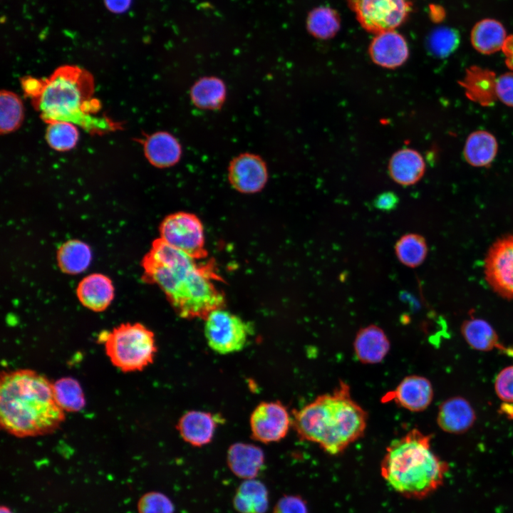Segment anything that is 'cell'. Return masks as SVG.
Returning <instances> with one entry per match:
<instances>
[{
  "label": "cell",
  "instance_id": "6da1fadb",
  "mask_svg": "<svg viewBox=\"0 0 513 513\" xmlns=\"http://www.w3.org/2000/svg\"><path fill=\"white\" fill-rule=\"evenodd\" d=\"M167 244L153 241L142 261V280L157 284L181 318H202L224 308L225 297L216 285L223 281L213 259L201 261Z\"/></svg>",
  "mask_w": 513,
  "mask_h": 513
},
{
  "label": "cell",
  "instance_id": "7a4b0ae2",
  "mask_svg": "<svg viewBox=\"0 0 513 513\" xmlns=\"http://www.w3.org/2000/svg\"><path fill=\"white\" fill-rule=\"evenodd\" d=\"M53 383L30 369L3 372L0 380V423L17 437L41 436L56 430L65 420Z\"/></svg>",
  "mask_w": 513,
  "mask_h": 513
},
{
  "label": "cell",
  "instance_id": "3957f363",
  "mask_svg": "<svg viewBox=\"0 0 513 513\" xmlns=\"http://www.w3.org/2000/svg\"><path fill=\"white\" fill-rule=\"evenodd\" d=\"M367 418L366 412L352 398L349 386L341 381L332 393L294 411L291 425L301 440L337 455L363 435Z\"/></svg>",
  "mask_w": 513,
  "mask_h": 513
},
{
  "label": "cell",
  "instance_id": "277c9868",
  "mask_svg": "<svg viewBox=\"0 0 513 513\" xmlns=\"http://www.w3.org/2000/svg\"><path fill=\"white\" fill-rule=\"evenodd\" d=\"M93 93L91 74L78 66L66 65L43 80L40 94L31 100L47 123L68 122L98 135L118 129L119 123L97 115L100 103Z\"/></svg>",
  "mask_w": 513,
  "mask_h": 513
},
{
  "label": "cell",
  "instance_id": "5b68a950",
  "mask_svg": "<svg viewBox=\"0 0 513 513\" xmlns=\"http://www.w3.org/2000/svg\"><path fill=\"white\" fill-rule=\"evenodd\" d=\"M430 435L413 429L393 440L382 460L381 475L401 495L423 499L444 482L447 463L432 450Z\"/></svg>",
  "mask_w": 513,
  "mask_h": 513
},
{
  "label": "cell",
  "instance_id": "8992f818",
  "mask_svg": "<svg viewBox=\"0 0 513 513\" xmlns=\"http://www.w3.org/2000/svg\"><path fill=\"white\" fill-rule=\"evenodd\" d=\"M103 336L106 355L121 371H141L153 363L157 351L155 337L144 325L122 323Z\"/></svg>",
  "mask_w": 513,
  "mask_h": 513
},
{
  "label": "cell",
  "instance_id": "52a82bcc",
  "mask_svg": "<svg viewBox=\"0 0 513 513\" xmlns=\"http://www.w3.org/2000/svg\"><path fill=\"white\" fill-rule=\"evenodd\" d=\"M361 26L375 34L395 30L412 10L410 0H348Z\"/></svg>",
  "mask_w": 513,
  "mask_h": 513
},
{
  "label": "cell",
  "instance_id": "ba28073f",
  "mask_svg": "<svg viewBox=\"0 0 513 513\" xmlns=\"http://www.w3.org/2000/svg\"><path fill=\"white\" fill-rule=\"evenodd\" d=\"M160 239L197 260L205 259L204 227L194 214L179 212L167 216L160 226Z\"/></svg>",
  "mask_w": 513,
  "mask_h": 513
},
{
  "label": "cell",
  "instance_id": "9c48e42d",
  "mask_svg": "<svg viewBox=\"0 0 513 513\" xmlns=\"http://www.w3.org/2000/svg\"><path fill=\"white\" fill-rule=\"evenodd\" d=\"M204 320L207 343L212 350L219 354L241 351L251 335L250 326L224 308L213 311Z\"/></svg>",
  "mask_w": 513,
  "mask_h": 513
},
{
  "label": "cell",
  "instance_id": "30bf717a",
  "mask_svg": "<svg viewBox=\"0 0 513 513\" xmlns=\"http://www.w3.org/2000/svg\"><path fill=\"white\" fill-rule=\"evenodd\" d=\"M485 279L499 296L513 300V234L495 241L484 259Z\"/></svg>",
  "mask_w": 513,
  "mask_h": 513
},
{
  "label": "cell",
  "instance_id": "8fae6325",
  "mask_svg": "<svg viewBox=\"0 0 513 513\" xmlns=\"http://www.w3.org/2000/svg\"><path fill=\"white\" fill-rule=\"evenodd\" d=\"M291 418L280 401L261 402L250 416L252 437L263 443L279 442L286 437Z\"/></svg>",
  "mask_w": 513,
  "mask_h": 513
},
{
  "label": "cell",
  "instance_id": "7c38bea8",
  "mask_svg": "<svg viewBox=\"0 0 513 513\" xmlns=\"http://www.w3.org/2000/svg\"><path fill=\"white\" fill-rule=\"evenodd\" d=\"M433 389L428 379L420 375L404 378L395 390L385 394L383 402L393 400L399 406L411 412L425 410L433 399Z\"/></svg>",
  "mask_w": 513,
  "mask_h": 513
},
{
  "label": "cell",
  "instance_id": "4fadbf2b",
  "mask_svg": "<svg viewBox=\"0 0 513 513\" xmlns=\"http://www.w3.org/2000/svg\"><path fill=\"white\" fill-rule=\"evenodd\" d=\"M229 179L232 186L239 192L254 193L261 190L266 182V168L257 156L242 155L232 162Z\"/></svg>",
  "mask_w": 513,
  "mask_h": 513
},
{
  "label": "cell",
  "instance_id": "5bb4252c",
  "mask_svg": "<svg viewBox=\"0 0 513 513\" xmlns=\"http://www.w3.org/2000/svg\"><path fill=\"white\" fill-rule=\"evenodd\" d=\"M369 53L376 64L395 68L407 60L409 50L405 38L392 30L377 33L370 43Z\"/></svg>",
  "mask_w": 513,
  "mask_h": 513
},
{
  "label": "cell",
  "instance_id": "9a60e30c",
  "mask_svg": "<svg viewBox=\"0 0 513 513\" xmlns=\"http://www.w3.org/2000/svg\"><path fill=\"white\" fill-rule=\"evenodd\" d=\"M219 422L211 413L190 410L179 419L177 430L187 443L202 447L212 441Z\"/></svg>",
  "mask_w": 513,
  "mask_h": 513
},
{
  "label": "cell",
  "instance_id": "2e32d148",
  "mask_svg": "<svg viewBox=\"0 0 513 513\" xmlns=\"http://www.w3.org/2000/svg\"><path fill=\"white\" fill-rule=\"evenodd\" d=\"M476 419L471 404L464 398L452 397L439 407L437 417L438 426L451 434H462L472 428Z\"/></svg>",
  "mask_w": 513,
  "mask_h": 513
},
{
  "label": "cell",
  "instance_id": "e0dca14e",
  "mask_svg": "<svg viewBox=\"0 0 513 513\" xmlns=\"http://www.w3.org/2000/svg\"><path fill=\"white\" fill-rule=\"evenodd\" d=\"M76 294L83 306L100 312L111 304L114 298V287L110 278L102 274L94 273L80 281Z\"/></svg>",
  "mask_w": 513,
  "mask_h": 513
},
{
  "label": "cell",
  "instance_id": "ac0fdd59",
  "mask_svg": "<svg viewBox=\"0 0 513 513\" xmlns=\"http://www.w3.org/2000/svg\"><path fill=\"white\" fill-rule=\"evenodd\" d=\"M264 454L258 446L249 443L237 442L227 451V462L232 472L244 479H255L264 465Z\"/></svg>",
  "mask_w": 513,
  "mask_h": 513
},
{
  "label": "cell",
  "instance_id": "d6986e66",
  "mask_svg": "<svg viewBox=\"0 0 513 513\" xmlns=\"http://www.w3.org/2000/svg\"><path fill=\"white\" fill-rule=\"evenodd\" d=\"M354 352L363 363L375 364L388 354L390 344L384 331L376 325L361 328L354 339Z\"/></svg>",
  "mask_w": 513,
  "mask_h": 513
},
{
  "label": "cell",
  "instance_id": "ffe728a7",
  "mask_svg": "<svg viewBox=\"0 0 513 513\" xmlns=\"http://www.w3.org/2000/svg\"><path fill=\"white\" fill-rule=\"evenodd\" d=\"M497 78L492 71L472 66L467 70L461 85L468 98L483 106H489L497 98Z\"/></svg>",
  "mask_w": 513,
  "mask_h": 513
},
{
  "label": "cell",
  "instance_id": "44dd1931",
  "mask_svg": "<svg viewBox=\"0 0 513 513\" xmlns=\"http://www.w3.org/2000/svg\"><path fill=\"white\" fill-rule=\"evenodd\" d=\"M388 170L395 182L402 185H411L423 177L425 165L419 152L405 148L392 156Z\"/></svg>",
  "mask_w": 513,
  "mask_h": 513
},
{
  "label": "cell",
  "instance_id": "7402d4cb",
  "mask_svg": "<svg viewBox=\"0 0 513 513\" xmlns=\"http://www.w3.org/2000/svg\"><path fill=\"white\" fill-rule=\"evenodd\" d=\"M145 154L153 165L165 167L177 162L181 155L177 140L165 132H157L150 135L144 142Z\"/></svg>",
  "mask_w": 513,
  "mask_h": 513
},
{
  "label": "cell",
  "instance_id": "603a6c76",
  "mask_svg": "<svg viewBox=\"0 0 513 513\" xmlns=\"http://www.w3.org/2000/svg\"><path fill=\"white\" fill-rule=\"evenodd\" d=\"M232 502L239 513H266L269 507L268 489L259 480H244L237 487Z\"/></svg>",
  "mask_w": 513,
  "mask_h": 513
},
{
  "label": "cell",
  "instance_id": "cb8c5ba5",
  "mask_svg": "<svg viewBox=\"0 0 513 513\" xmlns=\"http://www.w3.org/2000/svg\"><path fill=\"white\" fill-rule=\"evenodd\" d=\"M497 147V140L492 134L477 130L468 136L464 147V156L472 166L486 167L494 160Z\"/></svg>",
  "mask_w": 513,
  "mask_h": 513
},
{
  "label": "cell",
  "instance_id": "d4e9b609",
  "mask_svg": "<svg viewBox=\"0 0 513 513\" xmlns=\"http://www.w3.org/2000/svg\"><path fill=\"white\" fill-rule=\"evenodd\" d=\"M507 37L503 26L499 21L489 19L478 22L471 33L472 46L484 54L502 50Z\"/></svg>",
  "mask_w": 513,
  "mask_h": 513
},
{
  "label": "cell",
  "instance_id": "484cf974",
  "mask_svg": "<svg viewBox=\"0 0 513 513\" xmlns=\"http://www.w3.org/2000/svg\"><path fill=\"white\" fill-rule=\"evenodd\" d=\"M463 338L472 348L480 351H489L494 348L506 350L499 341V337L492 326L486 321L471 318L463 322L461 326Z\"/></svg>",
  "mask_w": 513,
  "mask_h": 513
},
{
  "label": "cell",
  "instance_id": "4316f807",
  "mask_svg": "<svg viewBox=\"0 0 513 513\" xmlns=\"http://www.w3.org/2000/svg\"><path fill=\"white\" fill-rule=\"evenodd\" d=\"M92 253L85 242L71 239L63 243L57 251V261L61 270L68 274H78L90 265Z\"/></svg>",
  "mask_w": 513,
  "mask_h": 513
},
{
  "label": "cell",
  "instance_id": "83f0119b",
  "mask_svg": "<svg viewBox=\"0 0 513 513\" xmlns=\"http://www.w3.org/2000/svg\"><path fill=\"white\" fill-rule=\"evenodd\" d=\"M394 249L398 261L410 268L422 264L428 251L425 239L416 233H408L400 237L395 244Z\"/></svg>",
  "mask_w": 513,
  "mask_h": 513
},
{
  "label": "cell",
  "instance_id": "f1b7e54d",
  "mask_svg": "<svg viewBox=\"0 0 513 513\" xmlns=\"http://www.w3.org/2000/svg\"><path fill=\"white\" fill-rule=\"evenodd\" d=\"M191 97L193 103L200 108H217L224 100L225 87L222 81L218 78H204L194 85Z\"/></svg>",
  "mask_w": 513,
  "mask_h": 513
},
{
  "label": "cell",
  "instance_id": "f546056e",
  "mask_svg": "<svg viewBox=\"0 0 513 513\" xmlns=\"http://www.w3.org/2000/svg\"><path fill=\"white\" fill-rule=\"evenodd\" d=\"M53 383L56 398L65 412H77L83 408L85 396L78 380L64 377Z\"/></svg>",
  "mask_w": 513,
  "mask_h": 513
},
{
  "label": "cell",
  "instance_id": "4dcf8cb0",
  "mask_svg": "<svg viewBox=\"0 0 513 513\" xmlns=\"http://www.w3.org/2000/svg\"><path fill=\"white\" fill-rule=\"evenodd\" d=\"M307 28L314 36L327 39L339 30L340 19L333 9L326 6L317 7L308 16Z\"/></svg>",
  "mask_w": 513,
  "mask_h": 513
},
{
  "label": "cell",
  "instance_id": "1f68e13d",
  "mask_svg": "<svg viewBox=\"0 0 513 513\" xmlns=\"http://www.w3.org/2000/svg\"><path fill=\"white\" fill-rule=\"evenodd\" d=\"M0 130L9 133L16 130L24 118V107L20 98L9 90H1L0 95Z\"/></svg>",
  "mask_w": 513,
  "mask_h": 513
},
{
  "label": "cell",
  "instance_id": "d6a6232c",
  "mask_svg": "<svg viewBox=\"0 0 513 513\" xmlns=\"http://www.w3.org/2000/svg\"><path fill=\"white\" fill-rule=\"evenodd\" d=\"M46 139L54 150L66 151L73 148L78 140V131L76 125L68 122L48 123Z\"/></svg>",
  "mask_w": 513,
  "mask_h": 513
},
{
  "label": "cell",
  "instance_id": "836d02e7",
  "mask_svg": "<svg viewBox=\"0 0 513 513\" xmlns=\"http://www.w3.org/2000/svg\"><path fill=\"white\" fill-rule=\"evenodd\" d=\"M460 43V36L453 28L442 27L435 30L428 38L430 51L435 56L445 58L453 53Z\"/></svg>",
  "mask_w": 513,
  "mask_h": 513
},
{
  "label": "cell",
  "instance_id": "e575fe53",
  "mask_svg": "<svg viewBox=\"0 0 513 513\" xmlns=\"http://www.w3.org/2000/svg\"><path fill=\"white\" fill-rule=\"evenodd\" d=\"M138 513H174L171 499L162 492L152 491L142 495L137 504Z\"/></svg>",
  "mask_w": 513,
  "mask_h": 513
},
{
  "label": "cell",
  "instance_id": "d590c367",
  "mask_svg": "<svg viewBox=\"0 0 513 513\" xmlns=\"http://www.w3.org/2000/svg\"><path fill=\"white\" fill-rule=\"evenodd\" d=\"M494 389L501 400L513 403V366L504 368L497 374Z\"/></svg>",
  "mask_w": 513,
  "mask_h": 513
},
{
  "label": "cell",
  "instance_id": "8d00e7d4",
  "mask_svg": "<svg viewBox=\"0 0 513 513\" xmlns=\"http://www.w3.org/2000/svg\"><path fill=\"white\" fill-rule=\"evenodd\" d=\"M272 513H308L303 499L296 495H286L279 499Z\"/></svg>",
  "mask_w": 513,
  "mask_h": 513
},
{
  "label": "cell",
  "instance_id": "74e56055",
  "mask_svg": "<svg viewBox=\"0 0 513 513\" xmlns=\"http://www.w3.org/2000/svg\"><path fill=\"white\" fill-rule=\"evenodd\" d=\"M497 98L508 106L513 107V71L497 78Z\"/></svg>",
  "mask_w": 513,
  "mask_h": 513
},
{
  "label": "cell",
  "instance_id": "f35d334b",
  "mask_svg": "<svg viewBox=\"0 0 513 513\" xmlns=\"http://www.w3.org/2000/svg\"><path fill=\"white\" fill-rule=\"evenodd\" d=\"M399 204V198L393 192H385L378 195L373 201L374 207L381 211L390 212L395 209Z\"/></svg>",
  "mask_w": 513,
  "mask_h": 513
},
{
  "label": "cell",
  "instance_id": "ab89813d",
  "mask_svg": "<svg viewBox=\"0 0 513 513\" xmlns=\"http://www.w3.org/2000/svg\"><path fill=\"white\" fill-rule=\"evenodd\" d=\"M21 86L26 95L32 100L40 94L43 88V80L28 76L22 79Z\"/></svg>",
  "mask_w": 513,
  "mask_h": 513
},
{
  "label": "cell",
  "instance_id": "60d3db41",
  "mask_svg": "<svg viewBox=\"0 0 513 513\" xmlns=\"http://www.w3.org/2000/svg\"><path fill=\"white\" fill-rule=\"evenodd\" d=\"M133 0H103L107 10L113 14H120L126 12L130 7Z\"/></svg>",
  "mask_w": 513,
  "mask_h": 513
},
{
  "label": "cell",
  "instance_id": "b9f144b4",
  "mask_svg": "<svg viewBox=\"0 0 513 513\" xmlns=\"http://www.w3.org/2000/svg\"><path fill=\"white\" fill-rule=\"evenodd\" d=\"M507 67L513 71V34L507 37L502 48Z\"/></svg>",
  "mask_w": 513,
  "mask_h": 513
},
{
  "label": "cell",
  "instance_id": "7bdbcfd3",
  "mask_svg": "<svg viewBox=\"0 0 513 513\" xmlns=\"http://www.w3.org/2000/svg\"><path fill=\"white\" fill-rule=\"evenodd\" d=\"M0 513H14V512L7 506H1L0 508Z\"/></svg>",
  "mask_w": 513,
  "mask_h": 513
}]
</instances>
